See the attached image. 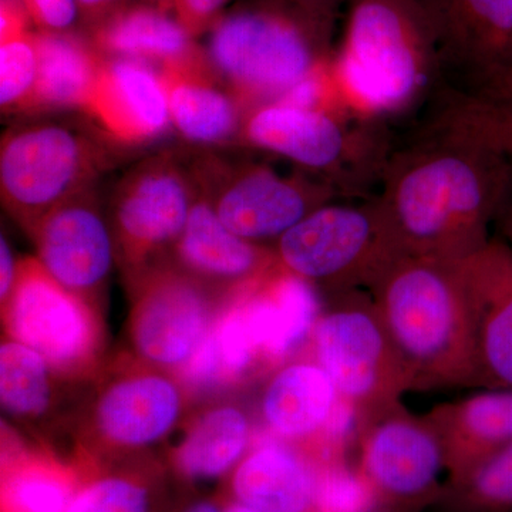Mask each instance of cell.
<instances>
[{
	"mask_svg": "<svg viewBox=\"0 0 512 512\" xmlns=\"http://www.w3.org/2000/svg\"><path fill=\"white\" fill-rule=\"evenodd\" d=\"M512 164L431 123L387 156L377 198L402 255L458 261L490 241Z\"/></svg>",
	"mask_w": 512,
	"mask_h": 512,
	"instance_id": "1",
	"label": "cell"
},
{
	"mask_svg": "<svg viewBox=\"0 0 512 512\" xmlns=\"http://www.w3.org/2000/svg\"><path fill=\"white\" fill-rule=\"evenodd\" d=\"M367 291L410 390L478 389L473 312L460 259L396 256Z\"/></svg>",
	"mask_w": 512,
	"mask_h": 512,
	"instance_id": "2",
	"label": "cell"
},
{
	"mask_svg": "<svg viewBox=\"0 0 512 512\" xmlns=\"http://www.w3.org/2000/svg\"><path fill=\"white\" fill-rule=\"evenodd\" d=\"M338 96L369 119L403 116L446 89L439 47L419 0H350L330 69Z\"/></svg>",
	"mask_w": 512,
	"mask_h": 512,
	"instance_id": "3",
	"label": "cell"
},
{
	"mask_svg": "<svg viewBox=\"0 0 512 512\" xmlns=\"http://www.w3.org/2000/svg\"><path fill=\"white\" fill-rule=\"evenodd\" d=\"M326 29L282 6L238 10L210 40L212 66L242 104L275 103L326 66Z\"/></svg>",
	"mask_w": 512,
	"mask_h": 512,
	"instance_id": "4",
	"label": "cell"
},
{
	"mask_svg": "<svg viewBox=\"0 0 512 512\" xmlns=\"http://www.w3.org/2000/svg\"><path fill=\"white\" fill-rule=\"evenodd\" d=\"M100 375L74 457L86 470L130 460L161 443L180 423L188 400L177 377L133 356Z\"/></svg>",
	"mask_w": 512,
	"mask_h": 512,
	"instance_id": "5",
	"label": "cell"
},
{
	"mask_svg": "<svg viewBox=\"0 0 512 512\" xmlns=\"http://www.w3.org/2000/svg\"><path fill=\"white\" fill-rule=\"evenodd\" d=\"M279 268L339 295L369 289L402 255L379 201L320 205L275 242Z\"/></svg>",
	"mask_w": 512,
	"mask_h": 512,
	"instance_id": "6",
	"label": "cell"
},
{
	"mask_svg": "<svg viewBox=\"0 0 512 512\" xmlns=\"http://www.w3.org/2000/svg\"><path fill=\"white\" fill-rule=\"evenodd\" d=\"M6 338L35 350L72 382L103 372L106 330L100 309L67 291L37 258L19 261L15 284L2 303Z\"/></svg>",
	"mask_w": 512,
	"mask_h": 512,
	"instance_id": "7",
	"label": "cell"
},
{
	"mask_svg": "<svg viewBox=\"0 0 512 512\" xmlns=\"http://www.w3.org/2000/svg\"><path fill=\"white\" fill-rule=\"evenodd\" d=\"M313 362L335 384L340 399L355 404L363 421L400 403L409 377L370 295H335L309 340Z\"/></svg>",
	"mask_w": 512,
	"mask_h": 512,
	"instance_id": "8",
	"label": "cell"
},
{
	"mask_svg": "<svg viewBox=\"0 0 512 512\" xmlns=\"http://www.w3.org/2000/svg\"><path fill=\"white\" fill-rule=\"evenodd\" d=\"M106 160L93 138L63 124L12 128L0 147L3 207L29 234L47 212L90 190Z\"/></svg>",
	"mask_w": 512,
	"mask_h": 512,
	"instance_id": "9",
	"label": "cell"
},
{
	"mask_svg": "<svg viewBox=\"0 0 512 512\" xmlns=\"http://www.w3.org/2000/svg\"><path fill=\"white\" fill-rule=\"evenodd\" d=\"M195 197L192 171L185 170L173 154L141 161L120 181L107 220L127 281L168 261Z\"/></svg>",
	"mask_w": 512,
	"mask_h": 512,
	"instance_id": "10",
	"label": "cell"
},
{
	"mask_svg": "<svg viewBox=\"0 0 512 512\" xmlns=\"http://www.w3.org/2000/svg\"><path fill=\"white\" fill-rule=\"evenodd\" d=\"M359 468L375 491L380 512H413L436 504L450 480L446 450L426 417L402 404L363 421Z\"/></svg>",
	"mask_w": 512,
	"mask_h": 512,
	"instance_id": "11",
	"label": "cell"
},
{
	"mask_svg": "<svg viewBox=\"0 0 512 512\" xmlns=\"http://www.w3.org/2000/svg\"><path fill=\"white\" fill-rule=\"evenodd\" d=\"M242 136L254 147L348 187L362 183L363 175L380 177L387 158L375 131L350 127L333 110L264 104L244 120Z\"/></svg>",
	"mask_w": 512,
	"mask_h": 512,
	"instance_id": "12",
	"label": "cell"
},
{
	"mask_svg": "<svg viewBox=\"0 0 512 512\" xmlns=\"http://www.w3.org/2000/svg\"><path fill=\"white\" fill-rule=\"evenodd\" d=\"M128 285L133 295L127 328L131 356L177 375L228 299L168 261L131 279Z\"/></svg>",
	"mask_w": 512,
	"mask_h": 512,
	"instance_id": "13",
	"label": "cell"
},
{
	"mask_svg": "<svg viewBox=\"0 0 512 512\" xmlns=\"http://www.w3.org/2000/svg\"><path fill=\"white\" fill-rule=\"evenodd\" d=\"M192 175L225 227L259 245L278 241L330 197L328 187L284 177L258 164L231 167L205 160Z\"/></svg>",
	"mask_w": 512,
	"mask_h": 512,
	"instance_id": "14",
	"label": "cell"
},
{
	"mask_svg": "<svg viewBox=\"0 0 512 512\" xmlns=\"http://www.w3.org/2000/svg\"><path fill=\"white\" fill-rule=\"evenodd\" d=\"M448 92L483 94L512 63V0H419Z\"/></svg>",
	"mask_w": 512,
	"mask_h": 512,
	"instance_id": "15",
	"label": "cell"
},
{
	"mask_svg": "<svg viewBox=\"0 0 512 512\" xmlns=\"http://www.w3.org/2000/svg\"><path fill=\"white\" fill-rule=\"evenodd\" d=\"M37 259L67 291L101 309L116 244L92 188L47 212L32 231Z\"/></svg>",
	"mask_w": 512,
	"mask_h": 512,
	"instance_id": "16",
	"label": "cell"
},
{
	"mask_svg": "<svg viewBox=\"0 0 512 512\" xmlns=\"http://www.w3.org/2000/svg\"><path fill=\"white\" fill-rule=\"evenodd\" d=\"M168 262L224 299L255 285L278 266L274 249L225 227L198 185L187 225Z\"/></svg>",
	"mask_w": 512,
	"mask_h": 512,
	"instance_id": "17",
	"label": "cell"
},
{
	"mask_svg": "<svg viewBox=\"0 0 512 512\" xmlns=\"http://www.w3.org/2000/svg\"><path fill=\"white\" fill-rule=\"evenodd\" d=\"M460 265L473 312L478 389H512V251L491 237Z\"/></svg>",
	"mask_w": 512,
	"mask_h": 512,
	"instance_id": "18",
	"label": "cell"
},
{
	"mask_svg": "<svg viewBox=\"0 0 512 512\" xmlns=\"http://www.w3.org/2000/svg\"><path fill=\"white\" fill-rule=\"evenodd\" d=\"M264 372H274L311 340L322 315L318 289L276 266L234 295Z\"/></svg>",
	"mask_w": 512,
	"mask_h": 512,
	"instance_id": "19",
	"label": "cell"
},
{
	"mask_svg": "<svg viewBox=\"0 0 512 512\" xmlns=\"http://www.w3.org/2000/svg\"><path fill=\"white\" fill-rule=\"evenodd\" d=\"M87 114L107 136L124 144L160 137L171 124L160 74L130 59L104 62Z\"/></svg>",
	"mask_w": 512,
	"mask_h": 512,
	"instance_id": "20",
	"label": "cell"
},
{
	"mask_svg": "<svg viewBox=\"0 0 512 512\" xmlns=\"http://www.w3.org/2000/svg\"><path fill=\"white\" fill-rule=\"evenodd\" d=\"M228 490L229 500L262 512H313L316 467L306 454L264 431L232 471Z\"/></svg>",
	"mask_w": 512,
	"mask_h": 512,
	"instance_id": "21",
	"label": "cell"
},
{
	"mask_svg": "<svg viewBox=\"0 0 512 512\" xmlns=\"http://www.w3.org/2000/svg\"><path fill=\"white\" fill-rule=\"evenodd\" d=\"M446 450L450 483L512 441V389L481 387L424 414ZM447 483V484H448Z\"/></svg>",
	"mask_w": 512,
	"mask_h": 512,
	"instance_id": "22",
	"label": "cell"
},
{
	"mask_svg": "<svg viewBox=\"0 0 512 512\" xmlns=\"http://www.w3.org/2000/svg\"><path fill=\"white\" fill-rule=\"evenodd\" d=\"M338 400L335 384L318 363L289 360L274 370L262 394L265 431L285 443L316 441Z\"/></svg>",
	"mask_w": 512,
	"mask_h": 512,
	"instance_id": "23",
	"label": "cell"
},
{
	"mask_svg": "<svg viewBox=\"0 0 512 512\" xmlns=\"http://www.w3.org/2000/svg\"><path fill=\"white\" fill-rule=\"evenodd\" d=\"M13 433L3 430L0 512H66L82 487L83 468Z\"/></svg>",
	"mask_w": 512,
	"mask_h": 512,
	"instance_id": "24",
	"label": "cell"
},
{
	"mask_svg": "<svg viewBox=\"0 0 512 512\" xmlns=\"http://www.w3.org/2000/svg\"><path fill=\"white\" fill-rule=\"evenodd\" d=\"M171 123L181 136L198 144L227 143L242 131L244 104L212 79L197 56L168 64L160 73Z\"/></svg>",
	"mask_w": 512,
	"mask_h": 512,
	"instance_id": "25",
	"label": "cell"
},
{
	"mask_svg": "<svg viewBox=\"0 0 512 512\" xmlns=\"http://www.w3.org/2000/svg\"><path fill=\"white\" fill-rule=\"evenodd\" d=\"M251 419L241 407L214 404L195 414L183 439L171 450V470L185 483L231 476L254 443Z\"/></svg>",
	"mask_w": 512,
	"mask_h": 512,
	"instance_id": "26",
	"label": "cell"
},
{
	"mask_svg": "<svg viewBox=\"0 0 512 512\" xmlns=\"http://www.w3.org/2000/svg\"><path fill=\"white\" fill-rule=\"evenodd\" d=\"M64 379L35 350L3 338L0 346V402L3 412L28 427L56 421L63 404Z\"/></svg>",
	"mask_w": 512,
	"mask_h": 512,
	"instance_id": "27",
	"label": "cell"
},
{
	"mask_svg": "<svg viewBox=\"0 0 512 512\" xmlns=\"http://www.w3.org/2000/svg\"><path fill=\"white\" fill-rule=\"evenodd\" d=\"M33 40L39 77L30 111L67 107L86 110L99 83L103 60L74 37L43 33Z\"/></svg>",
	"mask_w": 512,
	"mask_h": 512,
	"instance_id": "28",
	"label": "cell"
},
{
	"mask_svg": "<svg viewBox=\"0 0 512 512\" xmlns=\"http://www.w3.org/2000/svg\"><path fill=\"white\" fill-rule=\"evenodd\" d=\"M84 473L66 512H161L163 468L154 461L130 458Z\"/></svg>",
	"mask_w": 512,
	"mask_h": 512,
	"instance_id": "29",
	"label": "cell"
},
{
	"mask_svg": "<svg viewBox=\"0 0 512 512\" xmlns=\"http://www.w3.org/2000/svg\"><path fill=\"white\" fill-rule=\"evenodd\" d=\"M100 43L120 59L161 62L163 66L194 57L187 30L151 9L123 13L100 33Z\"/></svg>",
	"mask_w": 512,
	"mask_h": 512,
	"instance_id": "30",
	"label": "cell"
},
{
	"mask_svg": "<svg viewBox=\"0 0 512 512\" xmlns=\"http://www.w3.org/2000/svg\"><path fill=\"white\" fill-rule=\"evenodd\" d=\"M434 113L433 123L512 164V99L448 92Z\"/></svg>",
	"mask_w": 512,
	"mask_h": 512,
	"instance_id": "31",
	"label": "cell"
},
{
	"mask_svg": "<svg viewBox=\"0 0 512 512\" xmlns=\"http://www.w3.org/2000/svg\"><path fill=\"white\" fill-rule=\"evenodd\" d=\"M436 505L443 512H512V441L451 480Z\"/></svg>",
	"mask_w": 512,
	"mask_h": 512,
	"instance_id": "32",
	"label": "cell"
},
{
	"mask_svg": "<svg viewBox=\"0 0 512 512\" xmlns=\"http://www.w3.org/2000/svg\"><path fill=\"white\" fill-rule=\"evenodd\" d=\"M316 467L313 512H380L372 485L352 468L345 458L320 463Z\"/></svg>",
	"mask_w": 512,
	"mask_h": 512,
	"instance_id": "33",
	"label": "cell"
},
{
	"mask_svg": "<svg viewBox=\"0 0 512 512\" xmlns=\"http://www.w3.org/2000/svg\"><path fill=\"white\" fill-rule=\"evenodd\" d=\"M39 60L35 40L23 32L2 37L0 104L3 111H30L35 96Z\"/></svg>",
	"mask_w": 512,
	"mask_h": 512,
	"instance_id": "34",
	"label": "cell"
},
{
	"mask_svg": "<svg viewBox=\"0 0 512 512\" xmlns=\"http://www.w3.org/2000/svg\"><path fill=\"white\" fill-rule=\"evenodd\" d=\"M30 12L50 29H64L76 18V0H26Z\"/></svg>",
	"mask_w": 512,
	"mask_h": 512,
	"instance_id": "35",
	"label": "cell"
},
{
	"mask_svg": "<svg viewBox=\"0 0 512 512\" xmlns=\"http://www.w3.org/2000/svg\"><path fill=\"white\" fill-rule=\"evenodd\" d=\"M225 0H175L185 22L198 26L211 18L224 5Z\"/></svg>",
	"mask_w": 512,
	"mask_h": 512,
	"instance_id": "36",
	"label": "cell"
},
{
	"mask_svg": "<svg viewBox=\"0 0 512 512\" xmlns=\"http://www.w3.org/2000/svg\"><path fill=\"white\" fill-rule=\"evenodd\" d=\"M19 262L13 256L8 239H0V302H5L15 284Z\"/></svg>",
	"mask_w": 512,
	"mask_h": 512,
	"instance_id": "37",
	"label": "cell"
},
{
	"mask_svg": "<svg viewBox=\"0 0 512 512\" xmlns=\"http://www.w3.org/2000/svg\"><path fill=\"white\" fill-rule=\"evenodd\" d=\"M494 227L498 231V238L512 251V177L495 218Z\"/></svg>",
	"mask_w": 512,
	"mask_h": 512,
	"instance_id": "38",
	"label": "cell"
},
{
	"mask_svg": "<svg viewBox=\"0 0 512 512\" xmlns=\"http://www.w3.org/2000/svg\"><path fill=\"white\" fill-rule=\"evenodd\" d=\"M170 512H225L221 501L210 500V498H191L184 501Z\"/></svg>",
	"mask_w": 512,
	"mask_h": 512,
	"instance_id": "39",
	"label": "cell"
},
{
	"mask_svg": "<svg viewBox=\"0 0 512 512\" xmlns=\"http://www.w3.org/2000/svg\"><path fill=\"white\" fill-rule=\"evenodd\" d=\"M468 96L498 97V99H512V63L507 73L501 77L500 82L483 94H468Z\"/></svg>",
	"mask_w": 512,
	"mask_h": 512,
	"instance_id": "40",
	"label": "cell"
},
{
	"mask_svg": "<svg viewBox=\"0 0 512 512\" xmlns=\"http://www.w3.org/2000/svg\"><path fill=\"white\" fill-rule=\"evenodd\" d=\"M221 504L225 512H262L255 510V508L248 507V505L237 503V501L234 500H229V498L221 500Z\"/></svg>",
	"mask_w": 512,
	"mask_h": 512,
	"instance_id": "41",
	"label": "cell"
},
{
	"mask_svg": "<svg viewBox=\"0 0 512 512\" xmlns=\"http://www.w3.org/2000/svg\"><path fill=\"white\" fill-rule=\"evenodd\" d=\"M79 2L84 6H92V8H94V6L106 5V3L111 2V0H79Z\"/></svg>",
	"mask_w": 512,
	"mask_h": 512,
	"instance_id": "42",
	"label": "cell"
},
{
	"mask_svg": "<svg viewBox=\"0 0 512 512\" xmlns=\"http://www.w3.org/2000/svg\"><path fill=\"white\" fill-rule=\"evenodd\" d=\"M158 2L163 3V5H171V3H175V0H158Z\"/></svg>",
	"mask_w": 512,
	"mask_h": 512,
	"instance_id": "43",
	"label": "cell"
}]
</instances>
